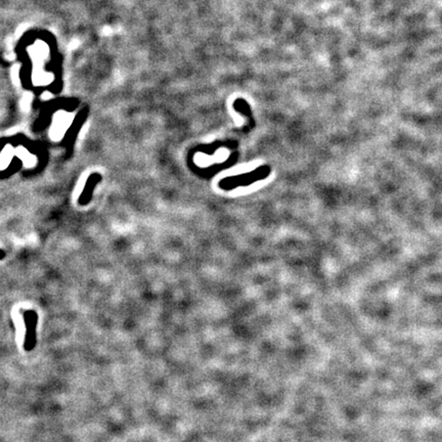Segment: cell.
Returning a JSON list of instances; mask_svg holds the SVG:
<instances>
[]
</instances>
